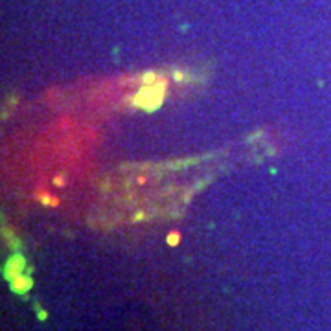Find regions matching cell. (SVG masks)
<instances>
[{
  "label": "cell",
  "instance_id": "1",
  "mask_svg": "<svg viewBox=\"0 0 331 331\" xmlns=\"http://www.w3.org/2000/svg\"><path fill=\"white\" fill-rule=\"evenodd\" d=\"M11 287H13V291L18 293V295H23V293H28L30 291V287H32V280L28 276H17L11 280Z\"/></svg>",
  "mask_w": 331,
  "mask_h": 331
},
{
  "label": "cell",
  "instance_id": "2",
  "mask_svg": "<svg viewBox=\"0 0 331 331\" xmlns=\"http://www.w3.org/2000/svg\"><path fill=\"white\" fill-rule=\"evenodd\" d=\"M23 265H24V261L20 260L18 256L17 258H13V260L8 263V267H6V276H8L9 280L20 276V274H23Z\"/></svg>",
  "mask_w": 331,
  "mask_h": 331
},
{
  "label": "cell",
  "instance_id": "3",
  "mask_svg": "<svg viewBox=\"0 0 331 331\" xmlns=\"http://www.w3.org/2000/svg\"><path fill=\"white\" fill-rule=\"evenodd\" d=\"M179 234L177 232H173V234H170V236H168V243H170V245H177V243H179Z\"/></svg>",
  "mask_w": 331,
  "mask_h": 331
}]
</instances>
